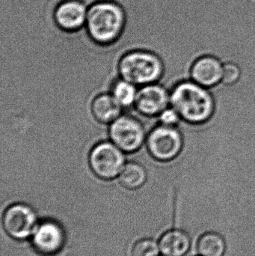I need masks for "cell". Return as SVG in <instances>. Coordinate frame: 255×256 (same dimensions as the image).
Masks as SVG:
<instances>
[{
	"label": "cell",
	"mask_w": 255,
	"mask_h": 256,
	"mask_svg": "<svg viewBox=\"0 0 255 256\" xmlns=\"http://www.w3.org/2000/svg\"><path fill=\"white\" fill-rule=\"evenodd\" d=\"M134 106L144 116L157 118L170 106V91L160 82L143 86L138 90Z\"/></svg>",
	"instance_id": "obj_7"
},
{
	"label": "cell",
	"mask_w": 255,
	"mask_h": 256,
	"mask_svg": "<svg viewBox=\"0 0 255 256\" xmlns=\"http://www.w3.org/2000/svg\"><path fill=\"white\" fill-rule=\"evenodd\" d=\"M32 243L39 254L54 255L64 246V231L56 222L46 221L37 227L33 236Z\"/></svg>",
	"instance_id": "obj_10"
},
{
	"label": "cell",
	"mask_w": 255,
	"mask_h": 256,
	"mask_svg": "<svg viewBox=\"0 0 255 256\" xmlns=\"http://www.w3.org/2000/svg\"><path fill=\"white\" fill-rule=\"evenodd\" d=\"M88 8L80 0H64L55 8L54 19L61 30L77 31L85 26Z\"/></svg>",
	"instance_id": "obj_9"
},
{
	"label": "cell",
	"mask_w": 255,
	"mask_h": 256,
	"mask_svg": "<svg viewBox=\"0 0 255 256\" xmlns=\"http://www.w3.org/2000/svg\"><path fill=\"white\" fill-rule=\"evenodd\" d=\"M138 90L136 86L120 78L111 87V94L122 108L134 106Z\"/></svg>",
	"instance_id": "obj_16"
},
{
	"label": "cell",
	"mask_w": 255,
	"mask_h": 256,
	"mask_svg": "<svg viewBox=\"0 0 255 256\" xmlns=\"http://www.w3.org/2000/svg\"><path fill=\"white\" fill-rule=\"evenodd\" d=\"M124 24V10L113 2H97L88 7L85 28L90 38L99 44L116 42L122 33Z\"/></svg>",
	"instance_id": "obj_2"
},
{
	"label": "cell",
	"mask_w": 255,
	"mask_h": 256,
	"mask_svg": "<svg viewBox=\"0 0 255 256\" xmlns=\"http://www.w3.org/2000/svg\"><path fill=\"white\" fill-rule=\"evenodd\" d=\"M241 76V70L238 64L234 62H226L223 64L222 82L226 85L236 84Z\"/></svg>",
	"instance_id": "obj_18"
},
{
	"label": "cell",
	"mask_w": 255,
	"mask_h": 256,
	"mask_svg": "<svg viewBox=\"0 0 255 256\" xmlns=\"http://www.w3.org/2000/svg\"><path fill=\"white\" fill-rule=\"evenodd\" d=\"M122 106L111 93H100L91 102V114L97 122L110 124L121 116Z\"/></svg>",
	"instance_id": "obj_12"
},
{
	"label": "cell",
	"mask_w": 255,
	"mask_h": 256,
	"mask_svg": "<svg viewBox=\"0 0 255 256\" xmlns=\"http://www.w3.org/2000/svg\"><path fill=\"white\" fill-rule=\"evenodd\" d=\"M110 141L125 153H133L145 144L147 134L139 120L130 116L118 117L109 124Z\"/></svg>",
	"instance_id": "obj_6"
},
{
	"label": "cell",
	"mask_w": 255,
	"mask_h": 256,
	"mask_svg": "<svg viewBox=\"0 0 255 256\" xmlns=\"http://www.w3.org/2000/svg\"><path fill=\"white\" fill-rule=\"evenodd\" d=\"M148 178V172L145 166L136 162H126L118 179L121 186L130 190L143 186Z\"/></svg>",
	"instance_id": "obj_14"
},
{
	"label": "cell",
	"mask_w": 255,
	"mask_h": 256,
	"mask_svg": "<svg viewBox=\"0 0 255 256\" xmlns=\"http://www.w3.org/2000/svg\"><path fill=\"white\" fill-rule=\"evenodd\" d=\"M170 106L184 121L201 124L212 117L215 102L209 88L187 80L177 84L171 90Z\"/></svg>",
	"instance_id": "obj_1"
},
{
	"label": "cell",
	"mask_w": 255,
	"mask_h": 256,
	"mask_svg": "<svg viewBox=\"0 0 255 256\" xmlns=\"http://www.w3.org/2000/svg\"><path fill=\"white\" fill-rule=\"evenodd\" d=\"M34 210L23 203H16L9 206L3 214L2 224L6 233L17 240L29 236L35 225Z\"/></svg>",
	"instance_id": "obj_8"
},
{
	"label": "cell",
	"mask_w": 255,
	"mask_h": 256,
	"mask_svg": "<svg viewBox=\"0 0 255 256\" xmlns=\"http://www.w3.org/2000/svg\"><path fill=\"white\" fill-rule=\"evenodd\" d=\"M226 248L224 239L216 232L205 233L198 242V252L201 256H223Z\"/></svg>",
	"instance_id": "obj_15"
},
{
	"label": "cell",
	"mask_w": 255,
	"mask_h": 256,
	"mask_svg": "<svg viewBox=\"0 0 255 256\" xmlns=\"http://www.w3.org/2000/svg\"><path fill=\"white\" fill-rule=\"evenodd\" d=\"M223 63L212 56H204L196 60L190 70V79L207 88L222 82Z\"/></svg>",
	"instance_id": "obj_11"
},
{
	"label": "cell",
	"mask_w": 255,
	"mask_h": 256,
	"mask_svg": "<svg viewBox=\"0 0 255 256\" xmlns=\"http://www.w3.org/2000/svg\"><path fill=\"white\" fill-rule=\"evenodd\" d=\"M124 153L111 141L99 142L92 146L88 153L90 170L102 180L116 178L126 164Z\"/></svg>",
	"instance_id": "obj_4"
},
{
	"label": "cell",
	"mask_w": 255,
	"mask_h": 256,
	"mask_svg": "<svg viewBox=\"0 0 255 256\" xmlns=\"http://www.w3.org/2000/svg\"><path fill=\"white\" fill-rule=\"evenodd\" d=\"M121 79L136 86L159 82L165 67L160 56L151 51L136 50L124 54L117 63Z\"/></svg>",
	"instance_id": "obj_3"
},
{
	"label": "cell",
	"mask_w": 255,
	"mask_h": 256,
	"mask_svg": "<svg viewBox=\"0 0 255 256\" xmlns=\"http://www.w3.org/2000/svg\"><path fill=\"white\" fill-rule=\"evenodd\" d=\"M159 248L155 240L150 238L142 239L133 245L132 256H157Z\"/></svg>",
	"instance_id": "obj_17"
},
{
	"label": "cell",
	"mask_w": 255,
	"mask_h": 256,
	"mask_svg": "<svg viewBox=\"0 0 255 256\" xmlns=\"http://www.w3.org/2000/svg\"><path fill=\"white\" fill-rule=\"evenodd\" d=\"M190 248V237L181 230L168 231L160 238V249L165 256H184Z\"/></svg>",
	"instance_id": "obj_13"
},
{
	"label": "cell",
	"mask_w": 255,
	"mask_h": 256,
	"mask_svg": "<svg viewBox=\"0 0 255 256\" xmlns=\"http://www.w3.org/2000/svg\"><path fill=\"white\" fill-rule=\"evenodd\" d=\"M159 124L169 127H178L181 118L175 109L169 106L157 117Z\"/></svg>",
	"instance_id": "obj_19"
},
{
	"label": "cell",
	"mask_w": 255,
	"mask_h": 256,
	"mask_svg": "<svg viewBox=\"0 0 255 256\" xmlns=\"http://www.w3.org/2000/svg\"><path fill=\"white\" fill-rule=\"evenodd\" d=\"M145 146L151 158L160 162H168L181 154L184 138L178 127L157 124L147 135Z\"/></svg>",
	"instance_id": "obj_5"
}]
</instances>
